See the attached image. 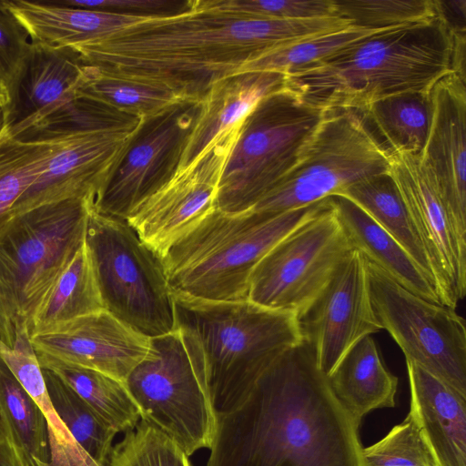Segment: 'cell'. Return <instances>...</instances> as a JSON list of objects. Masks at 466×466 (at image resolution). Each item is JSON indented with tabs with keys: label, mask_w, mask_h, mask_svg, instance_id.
Returning <instances> with one entry per match:
<instances>
[{
	"label": "cell",
	"mask_w": 466,
	"mask_h": 466,
	"mask_svg": "<svg viewBox=\"0 0 466 466\" xmlns=\"http://www.w3.org/2000/svg\"><path fill=\"white\" fill-rule=\"evenodd\" d=\"M339 16L268 19L199 7L145 19L76 50L102 74L202 102L219 80L290 43L349 27Z\"/></svg>",
	"instance_id": "1"
},
{
	"label": "cell",
	"mask_w": 466,
	"mask_h": 466,
	"mask_svg": "<svg viewBox=\"0 0 466 466\" xmlns=\"http://www.w3.org/2000/svg\"><path fill=\"white\" fill-rule=\"evenodd\" d=\"M360 424L303 339L279 354L235 410L218 415L206 466H363Z\"/></svg>",
	"instance_id": "2"
},
{
	"label": "cell",
	"mask_w": 466,
	"mask_h": 466,
	"mask_svg": "<svg viewBox=\"0 0 466 466\" xmlns=\"http://www.w3.org/2000/svg\"><path fill=\"white\" fill-rule=\"evenodd\" d=\"M453 57L454 31L438 10L431 19L377 32L284 76V87L312 106L360 113L388 96L430 92L453 71Z\"/></svg>",
	"instance_id": "3"
},
{
	"label": "cell",
	"mask_w": 466,
	"mask_h": 466,
	"mask_svg": "<svg viewBox=\"0 0 466 466\" xmlns=\"http://www.w3.org/2000/svg\"><path fill=\"white\" fill-rule=\"evenodd\" d=\"M325 199L278 214H228L215 208L161 258L172 293L208 301L248 300L256 264Z\"/></svg>",
	"instance_id": "4"
},
{
	"label": "cell",
	"mask_w": 466,
	"mask_h": 466,
	"mask_svg": "<svg viewBox=\"0 0 466 466\" xmlns=\"http://www.w3.org/2000/svg\"><path fill=\"white\" fill-rule=\"evenodd\" d=\"M173 296L177 325L191 331L202 349L218 415L237 409L270 362L302 340L295 313L248 300Z\"/></svg>",
	"instance_id": "5"
},
{
	"label": "cell",
	"mask_w": 466,
	"mask_h": 466,
	"mask_svg": "<svg viewBox=\"0 0 466 466\" xmlns=\"http://www.w3.org/2000/svg\"><path fill=\"white\" fill-rule=\"evenodd\" d=\"M91 198L45 204L15 216L0 236V340L12 347L86 240Z\"/></svg>",
	"instance_id": "6"
},
{
	"label": "cell",
	"mask_w": 466,
	"mask_h": 466,
	"mask_svg": "<svg viewBox=\"0 0 466 466\" xmlns=\"http://www.w3.org/2000/svg\"><path fill=\"white\" fill-rule=\"evenodd\" d=\"M125 384L141 420L173 439L190 456L210 449L217 431L204 354L181 326L150 339V350Z\"/></svg>",
	"instance_id": "7"
},
{
	"label": "cell",
	"mask_w": 466,
	"mask_h": 466,
	"mask_svg": "<svg viewBox=\"0 0 466 466\" xmlns=\"http://www.w3.org/2000/svg\"><path fill=\"white\" fill-rule=\"evenodd\" d=\"M326 111L284 86L261 99L240 123L219 178L216 208L249 210L294 166Z\"/></svg>",
	"instance_id": "8"
},
{
	"label": "cell",
	"mask_w": 466,
	"mask_h": 466,
	"mask_svg": "<svg viewBox=\"0 0 466 466\" xmlns=\"http://www.w3.org/2000/svg\"><path fill=\"white\" fill-rule=\"evenodd\" d=\"M85 243L106 311L149 339L176 329L175 299L162 259L126 220L91 208Z\"/></svg>",
	"instance_id": "9"
},
{
	"label": "cell",
	"mask_w": 466,
	"mask_h": 466,
	"mask_svg": "<svg viewBox=\"0 0 466 466\" xmlns=\"http://www.w3.org/2000/svg\"><path fill=\"white\" fill-rule=\"evenodd\" d=\"M366 122L354 110L327 109L294 166L248 211L278 214L308 207L389 172L390 153Z\"/></svg>",
	"instance_id": "10"
},
{
	"label": "cell",
	"mask_w": 466,
	"mask_h": 466,
	"mask_svg": "<svg viewBox=\"0 0 466 466\" xmlns=\"http://www.w3.org/2000/svg\"><path fill=\"white\" fill-rule=\"evenodd\" d=\"M372 309L405 359L466 398V323L454 309L409 291L367 260Z\"/></svg>",
	"instance_id": "11"
},
{
	"label": "cell",
	"mask_w": 466,
	"mask_h": 466,
	"mask_svg": "<svg viewBox=\"0 0 466 466\" xmlns=\"http://www.w3.org/2000/svg\"><path fill=\"white\" fill-rule=\"evenodd\" d=\"M352 249L327 198L256 264L248 280V300L298 314Z\"/></svg>",
	"instance_id": "12"
},
{
	"label": "cell",
	"mask_w": 466,
	"mask_h": 466,
	"mask_svg": "<svg viewBox=\"0 0 466 466\" xmlns=\"http://www.w3.org/2000/svg\"><path fill=\"white\" fill-rule=\"evenodd\" d=\"M202 102L179 99L140 118L96 194L92 208L126 220L179 170Z\"/></svg>",
	"instance_id": "13"
},
{
	"label": "cell",
	"mask_w": 466,
	"mask_h": 466,
	"mask_svg": "<svg viewBox=\"0 0 466 466\" xmlns=\"http://www.w3.org/2000/svg\"><path fill=\"white\" fill-rule=\"evenodd\" d=\"M240 124L226 131L187 167L139 204L126 221L161 258L216 208L219 178Z\"/></svg>",
	"instance_id": "14"
},
{
	"label": "cell",
	"mask_w": 466,
	"mask_h": 466,
	"mask_svg": "<svg viewBox=\"0 0 466 466\" xmlns=\"http://www.w3.org/2000/svg\"><path fill=\"white\" fill-rule=\"evenodd\" d=\"M301 338L328 377L362 338L382 330L370 301L367 259L352 249L298 314Z\"/></svg>",
	"instance_id": "15"
},
{
	"label": "cell",
	"mask_w": 466,
	"mask_h": 466,
	"mask_svg": "<svg viewBox=\"0 0 466 466\" xmlns=\"http://www.w3.org/2000/svg\"><path fill=\"white\" fill-rule=\"evenodd\" d=\"M390 153L389 173L425 249L440 303L455 309L466 294V235L454 223L418 156Z\"/></svg>",
	"instance_id": "16"
},
{
	"label": "cell",
	"mask_w": 466,
	"mask_h": 466,
	"mask_svg": "<svg viewBox=\"0 0 466 466\" xmlns=\"http://www.w3.org/2000/svg\"><path fill=\"white\" fill-rule=\"evenodd\" d=\"M431 116L420 163L466 235V76L451 71L431 90Z\"/></svg>",
	"instance_id": "17"
},
{
	"label": "cell",
	"mask_w": 466,
	"mask_h": 466,
	"mask_svg": "<svg viewBox=\"0 0 466 466\" xmlns=\"http://www.w3.org/2000/svg\"><path fill=\"white\" fill-rule=\"evenodd\" d=\"M133 130L93 131L55 139L44 171L15 204V217L69 198L94 200Z\"/></svg>",
	"instance_id": "18"
},
{
	"label": "cell",
	"mask_w": 466,
	"mask_h": 466,
	"mask_svg": "<svg viewBox=\"0 0 466 466\" xmlns=\"http://www.w3.org/2000/svg\"><path fill=\"white\" fill-rule=\"evenodd\" d=\"M36 355L95 370L125 381L150 350V339L106 309L30 337Z\"/></svg>",
	"instance_id": "19"
},
{
	"label": "cell",
	"mask_w": 466,
	"mask_h": 466,
	"mask_svg": "<svg viewBox=\"0 0 466 466\" xmlns=\"http://www.w3.org/2000/svg\"><path fill=\"white\" fill-rule=\"evenodd\" d=\"M83 76L84 64L76 50L32 41L7 88L8 134L18 137L76 98Z\"/></svg>",
	"instance_id": "20"
},
{
	"label": "cell",
	"mask_w": 466,
	"mask_h": 466,
	"mask_svg": "<svg viewBox=\"0 0 466 466\" xmlns=\"http://www.w3.org/2000/svg\"><path fill=\"white\" fill-rule=\"evenodd\" d=\"M410 413L434 466H466V398L406 360Z\"/></svg>",
	"instance_id": "21"
},
{
	"label": "cell",
	"mask_w": 466,
	"mask_h": 466,
	"mask_svg": "<svg viewBox=\"0 0 466 466\" xmlns=\"http://www.w3.org/2000/svg\"><path fill=\"white\" fill-rule=\"evenodd\" d=\"M283 86V75L263 71L238 72L217 82L202 101L179 169L193 163L223 133L239 125L261 99Z\"/></svg>",
	"instance_id": "22"
},
{
	"label": "cell",
	"mask_w": 466,
	"mask_h": 466,
	"mask_svg": "<svg viewBox=\"0 0 466 466\" xmlns=\"http://www.w3.org/2000/svg\"><path fill=\"white\" fill-rule=\"evenodd\" d=\"M328 200L353 249L409 291L440 303L435 288L408 252L364 210L341 195ZM441 304V303H440Z\"/></svg>",
	"instance_id": "23"
},
{
	"label": "cell",
	"mask_w": 466,
	"mask_h": 466,
	"mask_svg": "<svg viewBox=\"0 0 466 466\" xmlns=\"http://www.w3.org/2000/svg\"><path fill=\"white\" fill-rule=\"evenodd\" d=\"M32 41L76 49L117 29L145 20L103 11L69 7L54 2L5 1Z\"/></svg>",
	"instance_id": "24"
},
{
	"label": "cell",
	"mask_w": 466,
	"mask_h": 466,
	"mask_svg": "<svg viewBox=\"0 0 466 466\" xmlns=\"http://www.w3.org/2000/svg\"><path fill=\"white\" fill-rule=\"evenodd\" d=\"M328 380L337 400L360 425L370 411L396 405L398 377L385 367L371 335L343 356Z\"/></svg>",
	"instance_id": "25"
},
{
	"label": "cell",
	"mask_w": 466,
	"mask_h": 466,
	"mask_svg": "<svg viewBox=\"0 0 466 466\" xmlns=\"http://www.w3.org/2000/svg\"><path fill=\"white\" fill-rule=\"evenodd\" d=\"M0 356L45 415L49 437L50 466H98L77 445L56 412L27 327L17 330L12 347L0 340Z\"/></svg>",
	"instance_id": "26"
},
{
	"label": "cell",
	"mask_w": 466,
	"mask_h": 466,
	"mask_svg": "<svg viewBox=\"0 0 466 466\" xmlns=\"http://www.w3.org/2000/svg\"><path fill=\"white\" fill-rule=\"evenodd\" d=\"M338 195L350 199L386 230L413 258L434 287L425 249L389 172L364 178Z\"/></svg>",
	"instance_id": "27"
},
{
	"label": "cell",
	"mask_w": 466,
	"mask_h": 466,
	"mask_svg": "<svg viewBox=\"0 0 466 466\" xmlns=\"http://www.w3.org/2000/svg\"><path fill=\"white\" fill-rule=\"evenodd\" d=\"M104 309L86 243L59 276L32 320L30 337Z\"/></svg>",
	"instance_id": "28"
},
{
	"label": "cell",
	"mask_w": 466,
	"mask_h": 466,
	"mask_svg": "<svg viewBox=\"0 0 466 466\" xmlns=\"http://www.w3.org/2000/svg\"><path fill=\"white\" fill-rule=\"evenodd\" d=\"M42 369L56 373L116 433L140 421V411L125 382L103 372L37 355Z\"/></svg>",
	"instance_id": "29"
},
{
	"label": "cell",
	"mask_w": 466,
	"mask_h": 466,
	"mask_svg": "<svg viewBox=\"0 0 466 466\" xmlns=\"http://www.w3.org/2000/svg\"><path fill=\"white\" fill-rule=\"evenodd\" d=\"M0 421L29 466H50L46 420L0 356Z\"/></svg>",
	"instance_id": "30"
},
{
	"label": "cell",
	"mask_w": 466,
	"mask_h": 466,
	"mask_svg": "<svg viewBox=\"0 0 466 466\" xmlns=\"http://www.w3.org/2000/svg\"><path fill=\"white\" fill-rule=\"evenodd\" d=\"M360 114L375 126L391 153L420 155L428 136L431 91L410 92L385 97Z\"/></svg>",
	"instance_id": "31"
},
{
	"label": "cell",
	"mask_w": 466,
	"mask_h": 466,
	"mask_svg": "<svg viewBox=\"0 0 466 466\" xmlns=\"http://www.w3.org/2000/svg\"><path fill=\"white\" fill-rule=\"evenodd\" d=\"M42 370L48 395L59 419L77 445L98 466H108L116 432L56 373Z\"/></svg>",
	"instance_id": "32"
},
{
	"label": "cell",
	"mask_w": 466,
	"mask_h": 466,
	"mask_svg": "<svg viewBox=\"0 0 466 466\" xmlns=\"http://www.w3.org/2000/svg\"><path fill=\"white\" fill-rule=\"evenodd\" d=\"M55 147V141L31 142L0 135V236L15 218L20 198L36 181Z\"/></svg>",
	"instance_id": "33"
},
{
	"label": "cell",
	"mask_w": 466,
	"mask_h": 466,
	"mask_svg": "<svg viewBox=\"0 0 466 466\" xmlns=\"http://www.w3.org/2000/svg\"><path fill=\"white\" fill-rule=\"evenodd\" d=\"M140 118L127 115L92 98L76 96L16 138L47 142L75 134L102 130H133Z\"/></svg>",
	"instance_id": "34"
},
{
	"label": "cell",
	"mask_w": 466,
	"mask_h": 466,
	"mask_svg": "<svg viewBox=\"0 0 466 466\" xmlns=\"http://www.w3.org/2000/svg\"><path fill=\"white\" fill-rule=\"evenodd\" d=\"M77 95L138 118L158 112L179 100L167 91L109 76L87 65H84V76Z\"/></svg>",
	"instance_id": "35"
},
{
	"label": "cell",
	"mask_w": 466,
	"mask_h": 466,
	"mask_svg": "<svg viewBox=\"0 0 466 466\" xmlns=\"http://www.w3.org/2000/svg\"><path fill=\"white\" fill-rule=\"evenodd\" d=\"M380 31L350 26L314 35L272 50L247 64L239 72L263 71L286 76L327 57Z\"/></svg>",
	"instance_id": "36"
},
{
	"label": "cell",
	"mask_w": 466,
	"mask_h": 466,
	"mask_svg": "<svg viewBox=\"0 0 466 466\" xmlns=\"http://www.w3.org/2000/svg\"><path fill=\"white\" fill-rule=\"evenodd\" d=\"M335 15L350 26L382 31L434 17L437 0H334Z\"/></svg>",
	"instance_id": "37"
},
{
	"label": "cell",
	"mask_w": 466,
	"mask_h": 466,
	"mask_svg": "<svg viewBox=\"0 0 466 466\" xmlns=\"http://www.w3.org/2000/svg\"><path fill=\"white\" fill-rule=\"evenodd\" d=\"M188 457L173 439L140 420L113 446L108 466H191Z\"/></svg>",
	"instance_id": "38"
},
{
	"label": "cell",
	"mask_w": 466,
	"mask_h": 466,
	"mask_svg": "<svg viewBox=\"0 0 466 466\" xmlns=\"http://www.w3.org/2000/svg\"><path fill=\"white\" fill-rule=\"evenodd\" d=\"M363 466H434L409 412L379 441L362 448Z\"/></svg>",
	"instance_id": "39"
},
{
	"label": "cell",
	"mask_w": 466,
	"mask_h": 466,
	"mask_svg": "<svg viewBox=\"0 0 466 466\" xmlns=\"http://www.w3.org/2000/svg\"><path fill=\"white\" fill-rule=\"evenodd\" d=\"M199 7L268 19H309L335 15L334 0H195Z\"/></svg>",
	"instance_id": "40"
},
{
	"label": "cell",
	"mask_w": 466,
	"mask_h": 466,
	"mask_svg": "<svg viewBox=\"0 0 466 466\" xmlns=\"http://www.w3.org/2000/svg\"><path fill=\"white\" fill-rule=\"evenodd\" d=\"M54 3L142 19L176 16L193 8V0H62Z\"/></svg>",
	"instance_id": "41"
},
{
	"label": "cell",
	"mask_w": 466,
	"mask_h": 466,
	"mask_svg": "<svg viewBox=\"0 0 466 466\" xmlns=\"http://www.w3.org/2000/svg\"><path fill=\"white\" fill-rule=\"evenodd\" d=\"M32 44L31 36L9 9L0 1V82L8 86L15 80Z\"/></svg>",
	"instance_id": "42"
},
{
	"label": "cell",
	"mask_w": 466,
	"mask_h": 466,
	"mask_svg": "<svg viewBox=\"0 0 466 466\" xmlns=\"http://www.w3.org/2000/svg\"><path fill=\"white\" fill-rule=\"evenodd\" d=\"M0 466H29L13 439L4 431L0 438Z\"/></svg>",
	"instance_id": "43"
},
{
	"label": "cell",
	"mask_w": 466,
	"mask_h": 466,
	"mask_svg": "<svg viewBox=\"0 0 466 466\" xmlns=\"http://www.w3.org/2000/svg\"><path fill=\"white\" fill-rule=\"evenodd\" d=\"M6 128L5 104L0 102V135Z\"/></svg>",
	"instance_id": "44"
},
{
	"label": "cell",
	"mask_w": 466,
	"mask_h": 466,
	"mask_svg": "<svg viewBox=\"0 0 466 466\" xmlns=\"http://www.w3.org/2000/svg\"><path fill=\"white\" fill-rule=\"evenodd\" d=\"M7 90L5 86L0 82V102L6 104L7 102Z\"/></svg>",
	"instance_id": "45"
},
{
	"label": "cell",
	"mask_w": 466,
	"mask_h": 466,
	"mask_svg": "<svg viewBox=\"0 0 466 466\" xmlns=\"http://www.w3.org/2000/svg\"><path fill=\"white\" fill-rule=\"evenodd\" d=\"M3 436V429L0 421V438Z\"/></svg>",
	"instance_id": "46"
}]
</instances>
